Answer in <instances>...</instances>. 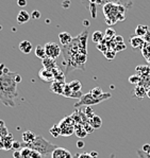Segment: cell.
Instances as JSON below:
<instances>
[{
    "mask_svg": "<svg viewBox=\"0 0 150 158\" xmlns=\"http://www.w3.org/2000/svg\"><path fill=\"white\" fill-rule=\"evenodd\" d=\"M15 75L16 73L11 71L0 75V102L9 107H15L18 104L19 94Z\"/></svg>",
    "mask_w": 150,
    "mask_h": 158,
    "instance_id": "cell-1",
    "label": "cell"
},
{
    "mask_svg": "<svg viewBox=\"0 0 150 158\" xmlns=\"http://www.w3.org/2000/svg\"><path fill=\"white\" fill-rule=\"evenodd\" d=\"M21 144H23V148H29V149H32L36 151V152H38L43 157L47 156L49 154H52L53 151L58 148V145L49 142L43 136H36L35 140L32 143H29V144L21 143Z\"/></svg>",
    "mask_w": 150,
    "mask_h": 158,
    "instance_id": "cell-2",
    "label": "cell"
},
{
    "mask_svg": "<svg viewBox=\"0 0 150 158\" xmlns=\"http://www.w3.org/2000/svg\"><path fill=\"white\" fill-rule=\"evenodd\" d=\"M112 97L111 92H103V94H101L100 97H94L91 94H85L82 96V98L80 99L78 102H76L74 105V107L78 109L83 106H92V105H97V104L101 103V102L108 100Z\"/></svg>",
    "mask_w": 150,
    "mask_h": 158,
    "instance_id": "cell-3",
    "label": "cell"
},
{
    "mask_svg": "<svg viewBox=\"0 0 150 158\" xmlns=\"http://www.w3.org/2000/svg\"><path fill=\"white\" fill-rule=\"evenodd\" d=\"M75 125L76 122L71 118V116L63 118L59 123V127L61 130L62 136H71L75 133Z\"/></svg>",
    "mask_w": 150,
    "mask_h": 158,
    "instance_id": "cell-4",
    "label": "cell"
},
{
    "mask_svg": "<svg viewBox=\"0 0 150 158\" xmlns=\"http://www.w3.org/2000/svg\"><path fill=\"white\" fill-rule=\"evenodd\" d=\"M44 47H45V51H46V56L53 58V60L58 58L59 55L62 53V48L55 43L49 42V43L45 44Z\"/></svg>",
    "mask_w": 150,
    "mask_h": 158,
    "instance_id": "cell-5",
    "label": "cell"
},
{
    "mask_svg": "<svg viewBox=\"0 0 150 158\" xmlns=\"http://www.w3.org/2000/svg\"><path fill=\"white\" fill-rule=\"evenodd\" d=\"M51 158H74V156L71 155V153L68 150L64 149V148H59L52 152Z\"/></svg>",
    "mask_w": 150,
    "mask_h": 158,
    "instance_id": "cell-6",
    "label": "cell"
},
{
    "mask_svg": "<svg viewBox=\"0 0 150 158\" xmlns=\"http://www.w3.org/2000/svg\"><path fill=\"white\" fill-rule=\"evenodd\" d=\"M38 77L45 82H48V83H52L54 81V75H53L52 70L46 69V68H42V69L38 71Z\"/></svg>",
    "mask_w": 150,
    "mask_h": 158,
    "instance_id": "cell-7",
    "label": "cell"
},
{
    "mask_svg": "<svg viewBox=\"0 0 150 158\" xmlns=\"http://www.w3.org/2000/svg\"><path fill=\"white\" fill-rule=\"evenodd\" d=\"M20 153H21L20 158H43V156L40 153L32 149H29V148H23L20 150Z\"/></svg>",
    "mask_w": 150,
    "mask_h": 158,
    "instance_id": "cell-8",
    "label": "cell"
},
{
    "mask_svg": "<svg viewBox=\"0 0 150 158\" xmlns=\"http://www.w3.org/2000/svg\"><path fill=\"white\" fill-rule=\"evenodd\" d=\"M31 18V14H29L26 10H20L19 13L17 14V17H16V20H17L18 25H24V23H27Z\"/></svg>",
    "mask_w": 150,
    "mask_h": 158,
    "instance_id": "cell-9",
    "label": "cell"
},
{
    "mask_svg": "<svg viewBox=\"0 0 150 158\" xmlns=\"http://www.w3.org/2000/svg\"><path fill=\"white\" fill-rule=\"evenodd\" d=\"M65 82H57V81H53L51 83V86H50V90H51L53 94H62L63 90H64V87H65Z\"/></svg>",
    "mask_w": 150,
    "mask_h": 158,
    "instance_id": "cell-10",
    "label": "cell"
},
{
    "mask_svg": "<svg viewBox=\"0 0 150 158\" xmlns=\"http://www.w3.org/2000/svg\"><path fill=\"white\" fill-rule=\"evenodd\" d=\"M145 44V40L143 37H139V36H132L131 38H130V45H131V47L133 48V49H139L144 46Z\"/></svg>",
    "mask_w": 150,
    "mask_h": 158,
    "instance_id": "cell-11",
    "label": "cell"
},
{
    "mask_svg": "<svg viewBox=\"0 0 150 158\" xmlns=\"http://www.w3.org/2000/svg\"><path fill=\"white\" fill-rule=\"evenodd\" d=\"M1 141H2V149L3 150H11L12 145H13V142H14L13 136H12L11 134H9L8 136L1 138Z\"/></svg>",
    "mask_w": 150,
    "mask_h": 158,
    "instance_id": "cell-12",
    "label": "cell"
},
{
    "mask_svg": "<svg viewBox=\"0 0 150 158\" xmlns=\"http://www.w3.org/2000/svg\"><path fill=\"white\" fill-rule=\"evenodd\" d=\"M42 64H43V68H46V69H49V70H53L54 68L58 67L55 60L50 57H45L44 60H42Z\"/></svg>",
    "mask_w": 150,
    "mask_h": 158,
    "instance_id": "cell-13",
    "label": "cell"
},
{
    "mask_svg": "<svg viewBox=\"0 0 150 158\" xmlns=\"http://www.w3.org/2000/svg\"><path fill=\"white\" fill-rule=\"evenodd\" d=\"M72 36L67 32H62L59 34V40L62 44V46H67L72 42Z\"/></svg>",
    "mask_w": 150,
    "mask_h": 158,
    "instance_id": "cell-14",
    "label": "cell"
},
{
    "mask_svg": "<svg viewBox=\"0 0 150 158\" xmlns=\"http://www.w3.org/2000/svg\"><path fill=\"white\" fill-rule=\"evenodd\" d=\"M33 49V46L29 40H23L19 44V50L24 53V54H29V53L32 51Z\"/></svg>",
    "mask_w": 150,
    "mask_h": 158,
    "instance_id": "cell-15",
    "label": "cell"
},
{
    "mask_svg": "<svg viewBox=\"0 0 150 158\" xmlns=\"http://www.w3.org/2000/svg\"><path fill=\"white\" fill-rule=\"evenodd\" d=\"M23 138V143H26V144H29V143H32L35 140L36 135L34 133H32L31 131H26L25 133L21 136Z\"/></svg>",
    "mask_w": 150,
    "mask_h": 158,
    "instance_id": "cell-16",
    "label": "cell"
},
{
    "mask_svg": "<svg viewBox=\"0 0 150 158\" xmlns=\"http://www.w3.org/2000/svg\"><path fill=\"white\" fill-rule=\"evenodd\" d=\"M136 74H139L141 77H148L150 74V67L147 65H139L136 67Z\"/></svg>",
    "mask_w": 150,
    "mask_h": 158,
    "instance_id": "cell-17",
    "label": "cell"
},
{
    "mask_svg": "<svg viewBox=\"0 0 150 158\" xmlns=\"http://www.w3.org/2000/svg\"><path fill=\"white\" fill-rule=\"evenodd\" d=\"M146 92H147L146 88L139 86V85H136V86H135V88L133 89L132 96L133 97H136V98H139V99H143L145 96H146Z\"/></svg>",
    "mask_w": 150,
    "mask_h": 158,
    "instance_id": "cell-18",
    "label": "cell"
},
{
    "mask_svg": "<svg viewBox=\"0 0 150 158\" xmlns=\"http://www.w3.org/2000/svg\"><path fill=\"white\" fill-rule=\"evenodd\" d=\"M88 123L94 130H97V128H100L101 125H102V120H101V118L99 116L95 115L92 119H89Z\"/></svg>",
    "mask_w": 150,
    "mask_h": 158,
    "instance_id": "cell-19",
    "label": "cell"
},
{
    "mask_svg": "<svg viewBox=\"0 0 150 158\" xmlns=\"http://www.w3.org/2000/svg\"><path fill=\"white\" fill-rule=\"evenodd\" d=\"M53 75H54V81L57 82H65V73L60 69L59 67L54 68L52 70Z\"/></svg>",
    "mask_w": 150,
    "mask_h": 158,
    "instance_id": "cell-20",
    "label": "cell"
},
{
    "mask_svg": "<svg viewBox=\"0 0 150 158\" xmlns=\"http://www.w3.org/2000/svg\"><path fill=\"white\" fill-rule=\"evenodd\" d=\"M75 133H76V135L78 136L80 139L85 138L86 136H88V132L84 130V127L82 124H77L76 123V125H75Z\"/></svg>",
    "mask_w": 150,
    "mask_h": 158,
    "instance_id": "cell-21",
    "label": "cell"
},
{
    "mask_svg": "<svg viewBox=\"0 0 150 158\" xmlns=\"http://www.w3.org/2000/svg\"><path fill=\"white\" fill-rule=\"evenodd\" d=\"M68 86H69V88L71 89L72 92H79V91H81V89H82V84L78 80L71 81V83H68Z\"/></svg>",
    "mask_w": 150,
    "mask_h": 158,
    "instance_id": "cell-22",
    "label": "cell"
},
{
    "mask_svg": "<svg viewBox=\"0 0 150 158\" xmlns=\"http://www.w3.org/2000/svg\"><path fill=\"white\" fill-rule=\"evenodd\" d=\"M148 26H144V25H139L135 29V35L139 36V37H144L146 35L147 31H148Z\"/></svg>",
    "mask_w": 150,
    "mask_h": 158,
    "instance_id": "cell-23",
    "label": "cell"
},
{
    "mask_svg": "<svg viewBox=\"0 0 150 158\" xmlns=\"http://www.w3.org/2000/svg\"><path fill=\"white\" fill-rule=\"evenodd\" d=\"M34 53H35L36 56H37L38 58H41V60H44L45 57H47V56H46L45 47H44V46H42V45H37V46H36V48H35V50H34Z\"/></svg>",
    "mask_w": 150,
    "mask_h": 158,
    "instance_id": "cell-24",
    "label": "cell"
},
{
    "mask_svg": "<svg viewBox=\"0 0 150 158\" xmlns=\"http://www.w3.org/2000/svg\"><path fill=\"white\" fill-rule=\"evenodd\" d=\"M103 37H105V34H103L101 31H95L92 35V40H93L94 43L99 44L103 42Z\"/></svg>",
    "mask_w": 150,
    "mask_h": 158,
    "instance_id": "cell-25",
    "label": "cell"
},
{
    "mask_svg": "<svg viewBox=\"0 0 150 158\" xmlns=\"http://www.w3.org/2000/svg\"><path fill=\"white\" fill-rule=\"evenodd\" d=\"M80 110L83 113V115L86 117V118L88 119H92L94 116H95V114H94V111H93V109H92L89 106H83V107H81L80 108Z\"/></svg>",
    "mask_w": 150,
    "mask_h": 158,
    "instance_id": "cell-26",
    "label": "cell"
},
{
    "mask_svg": "<svg viewBox=\"0 0 150 158\" xmlns=\"http://www.w3.org/2000/svg\"><path fill=\"white\" fill-rule=\"evenodd\" d=\"M8 135H9V132L6 126V123H4V121L0 120V138H3Z\"/></svg>",
    "mask_w": 150,
    "mask_h": 158,
    "instance_id": "cell-27",
    "label": "cell"
},
{
    "mask_svg": "<svg viewBox=\"0 0 150 158\" xmlns=\"http://www.w3.org/2000/svg\"><path fill=\"white\" fill-rule=\"evenodd\" d=\"M49 133L51 134V135H52L54 138H58L59 136H61V130H60L59 125H57V124H54L51 128H50V130H49Z\"/></svg>",
    "mask_w": 150,
    "mask_h": 158,
    "instance_id": "cell-28",
    "label": "cell"
},
{
    "mask_svg": "<svg viewBox=\"0 0 150 158\" xmlns=\"http://www.w3.org/2000/svg\"><path fill=\"white\" fill-rule=\"evenodd\" d=\"M141 79H142V77H139V74L135 73V74L130 75V77H129V80H128V81H129L131 84H136V85H139V82H141Z\"/></svg>",
    "mask_w": 150,
    "mask_h": 158,
    "instance_id": "cell-29",
    "label": "cell"
},
{
    "mask_svg": "<svg viewBox=\"0 0 150 158\" xmlns=\"http://www.w3.org/2000/svg\"><path fill=\"white\" fill-rule=\"evenodd\" d=\"M89 94L94 97H100L101 94H103V91L100 87H95V88H93L91 91H89Z\"/></svg>",
    "mask_w": 150,
    "mask_h": 158,
    "instance_id": "cell-30",
    "label": "cell"
},
{
    "mask_svg": "<svg viewBox=\"0 0 150 158\" xmlns=\"http://www.w3.org/2000/svg\"><path fill=\"white\" fill-rule=\"evenodd\" d=\"M115 31L114 30H112V29H106V31H105V37L106 38H113V37H115Z\"/></svg>",
    "mask_w": 150,
    "mask_h": 158,
    "instance_id": "cell-31",
    "label": "cell"
},
{
    "mask_svg": "<svg viewBox=\"0 0 150 158\" xmlns=\"http://www.w3.org/2000/svg\"><path fill=\"white\" fill-rule=\"evenodd\" d=\"M12 149L14 151H18V150H21L23 149V144H21L19 141H14L13 142V145H12Z\"/></svg>",
    "mask_w": 150,
    "mask_h": 158,
    "instance_id": "cell-32",
    "label": "cell"
},
{
    "mask_svg": "<svg viewBox=\"0 0 150 158\" xmlns=\"http://www.w3.org/2000/svg\"><path fill=\"white\" fill-rule=\"evenodd\" d=\"M41 16H42V14H41V12L37 11V10H34V11L31 13V18H33V19H40Z\"/></svg>",
    "mask_w": 150,
    "mask_h": 158,
    "instance_id": "cell-33",
    "label": "cell"
},
{
    "mask_svg": "<svg viewBox=\"0 0 150 158\" xmlns=\"http://www.w3.org/2000/svg\"><path fill=\"white\" fill-rule=\"evenodd\" d=\"M141 151L144 154H149L150 153V144L149 143H145L144 145H143V148L141 149Z\"/></svg>",
    "mask_w": 150,
    "mask_h": 158,
    "instance_id": "cell-34",
    "label": "cell"
},
{
    "mask_svg": "<svg viewBox=\"0 0 150 158\" xmlns=\"http://www.w3.org/2000/svg\"><path fill=\"white\" fill-rule=\"evenodd\" d=\"M115 54H116V51H112L111 53H110V51H109V52H105V55L108 57V60H113V58L115 57Z\"/></svg>",
    "mask_w": 150,
    "mask_h": 158,
    "instance_id": "cell-35",
    "label": "cell"
},
{
    "mask_svg": "<svg viewBox=\"0 0 150 158\" xmlns=\"http://www.w3.org/2000/svg\"><path fill=\"white\" fill-rule=\"evenodd\" d=\"M144 40H145V43H147V44H150V27L148 28V31H147V33H146V35L144 36Z\"/></svg>",
    "mask_w": 150,
    "mask_h": 158,
    "instance_id": "cell-36",
    "label": "cell"
},
{
    "mask_svg": "<svg viewBox=\"0 0 150 158\" xmlns=\"http://www.w3.org/2000/svg\"><path fill=\"white\" fill-rule=\"evenodd\" d=\"M78 158H94V157L89 153H81V154L78 153Z\"/></svg>",
    "mask_w": 150,
    "mask_h": 158,
    "instance_id": "cell-37",
    "label": "cell"
},
{
    "mask_svg": "<svg viewBox=\"0 0 150 158\" xmlns=\"http://www.w3.org/2000/svg\"><path fill=\"white\" fill-rule=\"evenodd\" d=\"M125 48H126V46H125V44L122 43V44H118V45L114 48V50L115 51H122Z\"/></svg>",
    "mask_w": 150,
    "mask_h": 158,
    "instance_id": "cell-38",
    "label": "cell"
},
{
    "mask_svg": "<svg viewBox=\"0 0 150 158\" xmlns=\"http://www.w3.org/2000/svg\"><path fill=\"white\" fill-rule=\"evenodd\" d=\"M17 6L19 8H25L27 6V0H17Z\"/></svg>",
    "mask_w": 150,
    "mask_h": 158,
    "instance_id": "cell-39",
    "label": "cell"
},
{
    "mask_svg": "<svg viewBox=\"0 0 150 158\" xmlns=\"http://www.w3.org/2000/svg\"><path fill=\"white\" fill-rule=\"evenodd\" d=\"M84 147H85V143H84L83 140L80 139L79 141L77 142V148H78V149H83Z\"/></svg>",
    "mask_w": 150,
    "mask_h": 158,
    "instance_id": "cell-40",
    "label": "cell"
},
{
    "mask_svg": "<svg viewBox=\"0 0 150 158\" xmlns=\"http://www.w3.org/2000/svg\"><path fill=\"white\" fill-rule=\"evenodd\" d=\"M115 43L116 44H122L124 43V38H122V36H115Z\"/></svg>",
    "mask_w": 150,
    "mask_h": 158,
    "instance_id": "cell-41",
    "label": "cell"
},
{
    "mask_svg": "<svg viewBox=\"0 0 150 158\" xmlns=\"http://www.w3.org/2000/svg\"><path fill=\"white\" fill-rule=\"evenodd\" d=\"M20 156H21L20 150H18V151H14V153H13V157H14V158H20Z\"/></svg>",
    "mask_w": 150,
    "mask_h": 158,
    "instance_id": "cell-42",
    "label": "cell"
},
{
    "mask_svg": "<svg viewBox=\"0 0 150 158\" xmlns=\"http://www.w3.org/2000/svg\"><path fill=\"white\" fill-rule=\"evenodd\" d=\"M15 81H16V83H17V84L21 82V77L18 73H16V75H15Z\"/></svg>",
    "mask_w": 150,
    "mask_h": 158,
    "instance_id": "cell-43",
    "label": "cell"
},
{
    "mask_svg": "<svg viewBox=\"0 0 150 158\" xmlns=\"http://www.w3.org/2000/svg\"><path fill=\"white\" fill-rule=\"evenodd\" d=\"M89 154H91L94 158H97V157H98V153L96 152V151H93V152H89Z\"/></svg>",
    "mask_w": 150,
    "mask_h": 158,
    "instance_id": "cell-44",
    "label": "cell"
},
{
    "mask_svg": "<svg viewBox=\"0 0 150 158\" xmlns=\"http://www.w3.org/2000/svg\"><path fill=\"white\" fill-rule=\"evenodd\" d=\"M146 96H147V97H148V98L150 99V87H149V88H148V89H147V92H146Z\"/></svg>",
    "mask_w": 150,
    "mask_h": 158,
    "instance_id": "cell-45",
    "label": "cell"
},
{
    "mask_svg": "<svg viewBox=\"0 0 150 158\" xmlns=\"http://www.w3.org/2000/svg\"><path fill=\"white\" fill-rule=\"evenodd\" d=\"M83 25H84V26H86V27H88V26H89V21H88V20H84V21H83Z\"/></svg>",
    "mask_w": 150,
    "mask_h": 158,
    "instance_id": "cell-46",
    "label": "cell"
},
{
    "mask_svg": "<svg viewBox=\"0 0 150 158\" xmlns=\"http://www.w3.org/2000/svg\"><path fill=\"white\" fill-rule=\"evenodd\" d=\"M4 67H6V66H4L3 64H1V63H0V70H3Z\"/></svg>",
    "mask_w": 150,
    "mask_h": 158,
    "instance_id": "cell-47",
    "label": "cell"
},
{
    "mask_svg": "<svg viewBox=\"0 0 150 158\" xmlns=\"http://www.w3.org/2000/svg\"><path fill=\"white\" fill-rule=\"evenodd\" d=\"M146 60H147V62H148L149 64H150V55H148V56L146 57Z\"/></svg>",
    "mask_w": 150,
    "mask_h": 158,
    "instance_id": "cell-48",
    "label": "cell"
},
{
    "mask_svg": "<svg viewBox=\"0 0 150 158\" xmlns=\"http://www.w3.org/2000/svg\"><path fill=\"white\" fill-rule=\"evenodd\" d=\"M110 158H115V154H114V153H113V154H111V155H110Z\"/></svg>",
    "mask_w": 150,
    "mask_h": 158,
    "instance_id": "cell-49",
    "label": "cell"
},
{
    "mask_svg": "<svg viewBox=\"0 0 150 158\" xmlns=\"http://www.w3.org/2000/svg\"><path fill=\"white\" fill-rule=\"evenodd\" d=\"M74 158H78V153H77L76 155H74Z\"/></svg>",
    "mask_w": 150,
    "mask_h": 158,
    "instance_id": "cell-50",
    "label": "cell"
}]
</instances>
